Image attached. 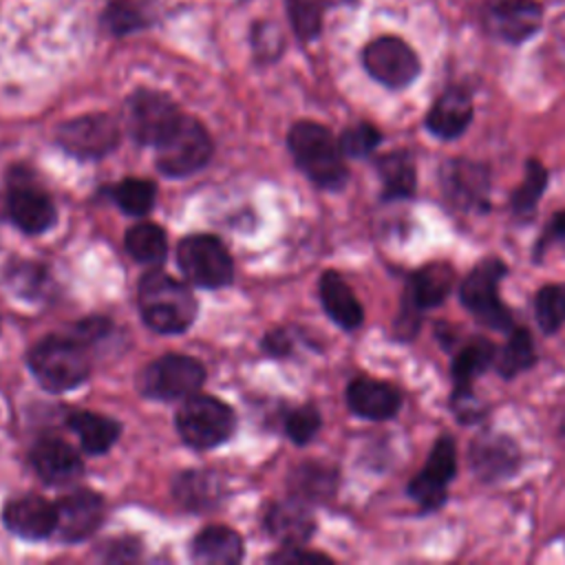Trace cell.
Instances as JSON below:
<instances>
[{
	"instance_id": "3",
	"label": "cell",
	"mask_w": 565,
	"mask_h": 565,
	"mask_svg": "<svg viewBox=\"0 0 565 565\" xmlns=\"http://www.w3.org/2000/svg\"><path fill=\"white\" fill-rule=\"evenodd\" d=\"M29 369L46 391L64 393L88 377L90 362L79 340L49 335L29 351Z\"/></svg>"
},
{
	"instance_id": "2",
	"label": "cell",
	"mask_w": 565,
	"mask_h": 565,
	"mask_svg": "<svg viewBox=\"0 0 565 565\" xmlns=\"http://www.w3.org/2000/svg\"><path fill=\"white\" fill-rule=\"evenodd\" d=\"M143 322L159 333H181L196 318V298L192 291L166 271H148L137 289Z\"/></svg>"
},
{
	"instance_id": "29",
	"label": "cell",
	"mask_w": 565,
	"mask_h": 565,
	"mask_svg": "<svg viewBox=\"0 0 565 565\" xmlns=\"http://www.w3.org/2000/svg\"><path fill=\"white\" fill-rule=\"evenodd\" d=\"M536 364V351L532 333L525 327H512L508 340L494 355V369L501 377L512 380L523 371H530Z\"/></svg>"
},
{
	"instance_id": "5",
	"label": "cell",
	"mask_w": 565,
	"mask_h": 565,
	"mask_svg": "<svg viewBox=\"0 0 565 565\" xmlns=\"http://www.w3.org/2000/svg\"><path fill=\"white\" fill-rule=\"evenodd\" d=\"M157 166L168 177H188L201 170L212 157V139L203 124L181 115L177 124L154 143Z\"/></svg>"
},
{
	"instance_id": "20",
	"label": "cell",
	"mask_w": 565,
	"mask_h": 565,
	"mask_svg": "<svg viewBox=\"0 0 565 565\" xmlns=\"http://www.w3.org/2000/svg\"><path fill=\"white\" fill-rule=\"evenodd\" d=\"M347 404L351 413L362 419L384 422L395 417L402 408V393L388 382L375 377H355L347 388Z\"/></svg>"
},
{
	"instance_id": "33",
	"label": "cell",
	"mask_w": 565,
	"mask_h": 565,
	"mask_svg": "<svg viewBox=\"0 0 565 565\" xmlns=\"http://www.w3.org/2000/svg\"><path fill=\"white\" fill-rule=\"evenodd\" d=\"M534 313L543 333H556L565 324V282L541 287L534 296Z\"/></svg>"
},
{
	"instance_id": "34",
	"label": "cell",
	"mask_w": 565,
	"mask_h": 565,
	"mask_svg": "<svg viewBox=\"0 0 565 565\" xmlns=\"http://www.w3.org/2000/svg\"><path fill=\"white\" fill-rule=\"evenodd\" d=\"M174 497L185 508H205L218 499V483L207 472H183L174 483Z\"/></svg>"
},
{
	"instance_id": "27",
	"label": "cell",
	"mask_w": 565,
	"mask_h": 565,
	"mask_svg": "<svg viewBox=\"0 0 565 565\" xmlns=\"http://www.w3.org/2000/svg\"><path fill=\"white\" fill-rule=\"evenodd\" d=\"M380 181H382V199L384 201H399L411 199L417 188V170L411 152L393 150L382 154L375 163Z\"/></svg>"
},
{
	"instance_id": "15",
	"label": "cell",
	"mask_w": 565,
	"mask_h": 565,
	"mask_svg": "<svg viewBox=\"0 0 565 565\" xmlns=\"http://www.w3.org/2000/svg\"><path fill=\"white\" fill-rule=\"evenodd\" d=\"M117 121L106 113H88L68 119L57 128V143L79 159L104 157L117 146Z\"/></svg>"
},
{
	"instance_id": "44",
	"label": "cell",
	"mask_w": 565,
	"mask_h": 565,
	"mask_svg": "<svg viewBox=\"0 0 565 565\" xmlns=\"http://www.w3.org/2000/svg\"><path fill=\"white\" fill-rule=\"evenodd\" d=\"M265 349L271 353V355H285V353H289V349H291V344H289V338L282 333V331H271V333H267V338H265Z\"/></svg>"
},
{
	"instance_id": "16",
	"label": "cell",
	"mask_w": 565,
	"mask_h": 565,
	"mask_svg": "<svg viewBox=\"0 0 565 565\" xmlns=\"http://www.w3.org/2000/svg\"><path fill=\"white\" fill-rule=\"evenodd\" d=\"M543 20L541 4L534 0H494L486 9V26L505 42L519 44L532 38Z\"/></svg>"
},
{
	"instance_id": "1",
	"label": "cell",
	"mask_w": 565,
	"mask_h": 565,
	"mask_svg": "<svg viewBox=\"0 0 565 565\" xmlns=\"http://www.w3.org/2000/svg\"><path fill=\"white\" fill-rule=\"evenodd\" d=\"M287 146L296 166L320 188L340 190L347 183L349 170L338 139L329 128L316 121H298L287 135Z\"/></svg>"
},
{
	"instance_id": "12",
	"label": "cell",
	"mask_w": 565,
	"mask_h": 565,
	"mask_svg": "<svg viewBox=\"0 0 565 565\" xmlns=\"http://www.w3.org/2000/svg\"><path fill=\"white\" fill-rule=\"evenodd\" d=\"M183 113L170 99V95L152 88H137L124 108L126 126L137 143L154 146Z\"/></svg>"
},
{
	"instance_id": "6",
	"label": "cell",
	"mask_w": 565,
	"mask_h": 565,
	"mask_svg": "<svg viewBox=\"0 0 565 565\" xmlns=\"http://www.w3.org/2000/svg\"><path fill=\"white\" fill-rule=\"evenodd\" d=\"M455 285V269L450 263L435 260L419 269H415L404 287L402 313L395 322V331L399 338L411 340L419 329V311L433 309L446 300Z\"/></svg>"
},
{
	"instance_id": "24",
	"label": "cell",
	"mask_w": 565,
	"mask_h": 565,
	"mask_svg": "<svg viewBox=\"0 0 565 565\" xmlns=\"http://www.w3.org/2000/svg\"><path fill=\"white\" fill-rule=\"evenodd\" d=\"M497 355V344L483 335H477L468 340L452 358L450 375H452V395H463L472 393V382L475 377L483 375L494 364Z\"/></svg>"
},
{
	"instance_id": "42",
	"label": "cell",
	"mask_w": 565,
	"mask_h": 565,
	"mask_svg": "<svg viewBox=\"0 0 565 565\" xmlns=\"http://www.w3.org/2000/svg\"><path fill=\"white\" fill-rule=\"evenodd\" d=\"M271 561L276 563H331L329 556L320 552H307L300 545L298 547H282V552L274 554Z\"/></svg>"
},
{
	"instance_id": "13",
	"label": "cell",
	"mask_w": 565,
	"mask_h": 565,
	"mask_svg": "<svg viewBox=\"0 0 565 565\" xmlns=\"http://www.w3.org/2000/svg\"><path fill=\"white\" fill-rule=\"evenodd\" d=\"M446 201L461 212H486L490 207V170L470 159H448L439 168Z\"/></svg>"
},
{
	"instance_id": "38",
	"label": "cell",
	"mask_w": 565,
	"mask_h": 565,
	"mask_svg": "<svg viewBox=\"0 0 565 565\" xmlns=\"http://www.w3.org/2000/svg\"><path fill=\"white\" fill-rule=\"evenodd\" d=\"M296 486L305 497V499H322L327 494L333 492L335 486V472L324 468V466H305L298 475H296Z\"/></svg>"
},
{
	"instance_id": "26",
	"label": "cell",
	"mask_w": 565,
	"mask_h": 565,
	"mask_svg": "<svg viewBox=\"0 0 565 565\" xmlns=\"http://www.w3.org/2000/svg\"><path fill=\"white\" fill-rule=\"evenodd\" d=\"M192 556L205 565H234L243 558V541L225 525H207L194 536Z\"/></svg>"
},
{
	"instance_id": "35",
	"label": "cell",
	"mask_w": 565,
	"mask_h": 565,
	"mask_svg": "<svg viewBox=\"0 0 565 565\" xmlns=\"http://www.w3.org/2000/svg\"><path fill=\"white\" fill-rule=\"evenodd\" d=\"M289 24L298 40L309 42L320 35L324 18V0H285Z\"/></svg>"
},
{
	"instance_id": "41",
	"label": "cell",
	"mask_w": 565,
	"mask_h": 565,
	"mask_svg": "<svg viewBox=\"0 0 565 565\" xmlns=\"http://www.w3.org/2000/svg\"><path fill=\"white\" fill-rule=\"evenodd\" d=\"M274 38H280L276 24H269V22H263L258 26H254V49L258 55H265V57H276L278 51H274V46H282V40H276Z\"/></svg>"
},
{
	"instance_id": "37",
	"label": "cell",
	"mask_w": 565,
	"mask_h": 565,
	"mask_svg": "<svg viewBox=\"0 0 565 565\" xmlns=\"http://www.w3.org/2000/svg\"><path fill=\"white\" fill-rule=\"evenodd\" d=\"M380 141H382V132L373 124H366V121L347 128L338 139L342 154L349 159L369 157L380 146Z\"/></svg>"
},
{
	"instance_id": "17",
	"label": "cell",
	"mask_w": 565,
	"mask_h": 565,
	"mask_svg": "<svg viewBox=\"0 0 565 565\" xmlns=\"http://www.w3.org/2000/svg\"><path fill=\"white\" fill-rule=\"evenodd\" d=\"M11 221L26 234L46 232L55 223V205L51 196L26 179H13L7 196Z\"/></svg>"
},
{
	"instance_id": "21",
	"label": "cell",
	"mask_w": 565,
	"mask_h": 565,
	"mask_svg": "<svg viewBox=\"0 0 565 565\" xmlns=\"http://www.w3.org/2000/svg\"><path fill=\"white\" fill-rule=\"evenodd\" d=\"M2 516L9 532L29 541L53 534L57 525V508L38 494H24L9 501Z\"/></svg>"
},
{
	"instance_id": "40",
	"label": "cell",
	"mask_w": 565,
	"mask_h": 565,
	"mask_svg": "<svg viewBox=\"0 0 565 565\" xmlns=\"http://www.w3.org/2000/svg\"><path fill=\"white\" fill-rule=\"evenodd\" d=\"M565 241V210H558L552 214V218L545 223L536 245H534V263H541L543 254L556 245V243H563Z\"/></svg>"
},
{
	"instance_id": "22",
	"label": "cell",
	"mask_w": 565,
	"mask_h": 565,
	"mask_svg": "<svg viewBox=\"0 0 565 565\" xmlns=\"http://www.w3.org/2000/svg\"><path fill=\"white\" fill-rule=\"evenodd\" d=\"M29 457H31V466L35 468L40 479L51 486L68 483L75 477H79L84 470V463H82L77 450L57 437L40 439L31 448Z\"/></svg>"
},
{
	"instance_id": "25",
	"label": "cell",
	"mask_w": 565,
	"mask_h": 565,
	"mask_svg": "<svg viewBox=\"0 0 565 565\" xmlns=\"http://www.w3.org/2000/svg\"><path fill=\"white\" fill-rule=\"evenodd\" d=\"M320 300L329 318L342 329H358L364 320V309L355 294L338 271H324L320 278Z\"/></svg>"
},
{
	"instance_id": "23",
	"label": "cell",
	"mask_w": 565,
	"mask_h": 565,
	"mask_svg": "<svg viewBox=\"0 0 565 565\" xmlns=\"http://www.w3.org/2000/svg\"><path fill=\"white\" fill-rule=\"evenodd\" d=\"M267 530L276 536L285 547H298L307 543L313 534L316 521L309 508L300 499L278 501L267 512Z\"/></svg>"
},
{
	"instance_id": "28",
	"label": "cell",
	"mask_w": 565,
	"mask_h": 565,
	"mask_svg": "<svg viewBox=\"0 0 565 565\" xmlns=\"http://www.w3.org/2000/svg\"><path fill=\"white\" fill-rule=\"evenodd\" d=\"M71 430L77 435L82 448L90 455H102L115 446L119 439V424L106 415L90 413V411H79L68 417Z\"/></svg>"
},
{
	"instance_id": "39",
	"label": "cell",
	"mask_w": 565,
	"mask_h": 565,
	"mask_svg": "<svg viewBox=\"0 0 565 565\" xmlns=\"http://www.w3.org/2000/svg\"><path fill=\"white\" fill-rule=\"evenodd\" d=\"M320 413L313 406H300L287 415L285 433L294 444L302 446L313 439V435L320 430Z\"/></svg>"
},
{
	"instance_id": "19",
	"label": "cell",
	"mask_w": 565,
	"mask_h": 565,
	"mask_svg": "<svg viewBox=\"0 0 565 565\" xmlns=\"http://www.w3.org/2000/svg\"><path fill=\"white\" fill-rule=\"evenodd\" d=\"M472 115L475 106L470 93L463 86H450L435 99L424 124L430 135L450 141L466 132V128L472 121Z\"/></svg>"
},
{
	"instance_id": "14",
	"label": "cell",
	"mask_w": 565,
	"mask_h": 565,
	"mask_svg": "<svg viewBox=\"0 0 565 565\" xmlns=\"http://www.w3.org/2000/svg\"><path fill=\"white\" fill-rule=\"evenodd\" d=\"M519 444L499 430L479 433L468 446V466L483 483L510 479L521 466Z\"/></svg>"
},
{
	"instance_id": "31",
	"label": "cell",
	"mask_w": 565,
	"mask_h": 565,
	"mask_svg": "<svg viewBox=\"0 0 565 565\" xmlns=\"http://www.w3.org/2000/svg\"><path fill=\"white\" fill-rule=\"evenodd\" d=\"M126 249L143 265H159L166 258L168 241L157 223H137L126 232Z\"/></svg>"
},
{
	"instance_id": "32",
	"label": "cell",
	"mask_w": 565,
	"mask_h": 565,
	"mask_svg": "<svg viewBox=\"0 0 565 565\" xmlns=\"http://www.w3.org/2000/svg\"><path fill=\"white\" fill-rule=\"evenodd\" d=\"M102 22L113 35H128L146 29L150 24V13L146 4L137 0H108Z\"/></svg>"
},
{
	"instance_id": "43",
	"label": "cell",
	"mask_w": 565,
	"mask_h": 565,
	"mask_svg": "<svg viewBox=\"0 0 565 565\" xmlns=\"http://www.w3.org/2000/svg\"><path fill=\"white\" fill-rule=\"evenodd\" d=\"M110 329V322L106 318H88L82 324H77V333L82 340H97L104 338Z\"/></svg>"
},
{
	"instance_id": "18",
	"label": "cell",
	"mask_w": 565,
	"mask_h": 565,
	"mask_svg": "<svg viewBox=\"0 0 565 565\" xmlns=\"http://www.w3.org/2000/svg\"><path fill=\"white\" fill-rule=\"evenodd\" d=\"M57 525L55 530L64 541L88 539L104 519V499L93 490H75L57 501Z\"/></svg>"
},
{
	"instance_id": "7",
	"label": "cell",
	"mask_w": 565,
	"mask_h": 565,
	"mask_svg": "<svg viewBox=\"0 0 565 565\" xmlns=\"http://www.w3.org/2000/svg\"><path fill=\"white\" fill-rule=\"evenodd\" d=\"M236 417L232 408L210 395H190L177 411V430L192 448H214L230 439Z\"/></svg>"
},
{
	"instance_id": "36",
	"label": "cell",
	"mask_w": 565,
	"mask_h": 565,
	"mask_svg": "<svg viewBox=\"0 0 565 565\" xmlns=\"http://www.w3.org/2000/svg\"><path fill=\"white\" fill-rule=\"evenodd\" d=\"M154 183L146 181V179H124L117 188H115V203L132 216H141L146 212L152 210L154 205Z\"/></svg>"
},
{
	"instance_id": "10",
	"label": "cell",
	"mask_w": 565,
	"mask_h": 565,
	"mask_svg": "<svg viewBox=\"0 0 565 565\" xmlns=\"http://www.w3.org/2000/svg\"><path fill=\"white\" fill-rule=\"evenodd\" d=\"M205 382V369L196 358L168 353L146 366L141 391L154 399H185Z\"/></svg>"
},
{
	"instance_id": "11",
	"label": "cell",
	"mask_w": 565,
	"mask_h": 565,
	"mask_svg": "<svg viewBox=\"0 0 565 565\" xmlns=\"http://www.w3.org/2000/svg\"><path fill=\"white\" fill-rule=\"evenodd\" d=\"M366 73L386 88L399 90L413 84L422 71L417 53L395 35H382L362 51Z\"/></svg>"
},
{
	"instance_id": "30",
	"label": "cell",
	"mask_w": 565,
	"mask_h": 565,
	"mask_svg": "<svg viewBox=\"0 0 565 565\" xmlns=\"http://www.w3.org/2000/svg\"><path fill=\"white\" fill-rule=\"evenodd\" d=\"M547 181H550L547 168L539 159H527L523 181L510 194L512 216H516L521 221H530L536 212V205H539L545 188H547Z\"/></svg>"
},
{
	"instance_id": "8",
	"label": "cell",
	"mask_w": 565,
	"mask_h": 565,
	"mask_svg": "<svg viewBox=\"0 0 565 565\" xmlns=\"http://www.w3.org/2000/svg\"><path fill=\"white\" fill-rule=\"evenodd\" d=\"M177 260L183 276L203 289L225 287L234 278V263L225 245L210 234H194L179 243Z\"/></svg>"
},
{
	"instance_id": "4",
	"label": "cell",
	"mask_w": 565,
	"mask_h": 565,
	"mask_svg": "<svg viewBox=\"0 0 565 565\" xmlns=\"http://www.w3.org/2000/svg\"><path fill=\"white\" fill-rule=\"evenodd\" d=\"M508 274V265L497 258L479 260L470 274L459 285V300L461 305L488 329L494 331H510L514 327L512 311L501 302L499 282Z\"/></svg>"
},
{
	"instance_id": "9",
	"label": "cell",
	"mask_w": 565,
	"mask_h": 565,
	"mask_svg": "<svg viewBox=\"0 0 565 565\" xmlns=\"http://www.w3.org/2000/svg\"><path fill=\"white\" fill-rule=\"evenodd\" d=\"M457 475V448L450 435L437 437L424 468L408 481L406 492L424 514L439 510L446 503V492Z\"/></svg>"
}]
</instances>
